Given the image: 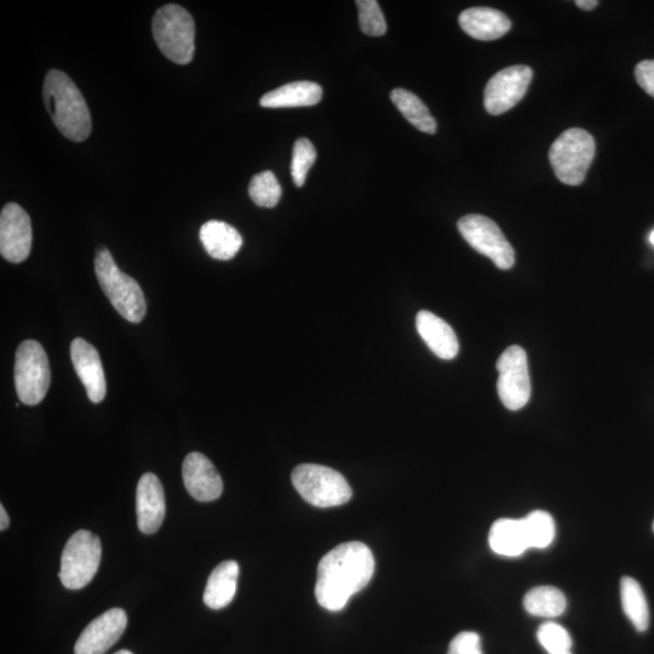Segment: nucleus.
I'll return each mask as SVG.
<instances>
[{"mask_svg":"<svg viewBox=\"0 0 654 654\" xmlns=\"http://www.w3.org/2000/svg\"><path fill=\"white\" fill-rule=\"evenodd\" d=\"M390 99L407 119V122L415 126L416 129L430 135L436 133V129H438L436 120L420 97L409 90L395 89L390 93Z\"/></svg>","mask_w":654,"mask_h":654,"instance_id":"obj_23","label":"nucleus"},{"mask_svg":"<svg viewBox=\"0 0 654 654\" xmlns=\"http://www.w3.org/2000/svg\"><path fill=\"white\" fill-rule=\"evenodd\" d=\"M521 521L530 548L544 549L553 543L555 522L552 515L537 510V512L530 513Z\"/></svg>","mask_w":654,"mask_h":654,"instance_id":"obj_26","label":"nucleus"},{"mask_svg":"<svg viewBox=\"0 0 654 654\" xmlns=\"http://www.w3.org/2000/svg\"><path fill=\"white\" fill-rule=\"evenodd\" d=\"M153 36L162 53L177 65H187L195 51V25L185 8L168 4L153 17Z\"/></svg>","mask_w":654,"mask_h":654,"instance_id":"obj_4","label":"nucleus"},{"mask_svg":"<svg viewBox=\"0 0 654 654\" xmlns=\"http://www.w3.org/2000/svg\"><path fill=\"white\" fill-rule=\"evenodd\" d=\"M416 327L422 340L436 357L451 360L457 357L460 343L452 327L445 320L428 311L417 314Z\"/></svg>","mask_w":654,"mask_h":654,"instance_id":"obj_17","label":"nucleus"},{"mask_svg":"<svg viewBox=\"0 0 654 654\" xmlns=\"http://www.w3.org/2000/svg\"><path fill=\"white\" fill-rule=\"evenodd\" d=\"M458 21L468 36L484 42L501 38L512 28V21L506 14L487 7L464 10Z\"/></svg>","mask_w":654,"mask_h":654,"instance_id":"obj_18","label":"nucleus"},{"mask_svg":"<svg viewBox=\"0 0 654 654\" xmlns=\"http://www.w3.org/2000/svg\"><path fill=\"white\" fill-rule=\"evenodd\" d=\"M537 639L548 654H572L571 635L558 623H543L537 631Z\"/></svg>","mask_w":654,"mask_h":654,"instance_id":"obj_28","label":"nucleus"},{"mask_svg":"<svg viewBox=\"0 0 654 654\" xmlns=\"http://www.w3.org/2000/svg\"><path fill=\"white\" fill-rule=\"evenodd\" d=\"M200 242L215 260L228 261L238 254L243 245L242 235L226 222L209 221L200 228Z\"/></svg>","mask_w":654,"mask_h":654,"instance_id":"obj_19","label":"nucleus"},{"mask_svg":"<svg viewBox=\"0 0 654 654\" xmlns=\"http://www.w3.org/2000/svg\"><path fill=\"white\" fill-rule=\"evenodd\" d=\"M323 89L313 82H294L269 91L260 103L266 108H292L318 105Z\"/></svg>","mask_w":654,"mask_h":654,"instance_id":"obj_21","label":"nucleus"},{"mask_svg":"<svg viewBox=\"0 0 654 654\" xmlns=\"http://www.w3.org/2000/svg\"><path fill=\"white\" fill-rule=\"evenodd\" d=\"M317 149L307 139H298L292 151L291 176L297 187L306 183L309 170L317 160Z\"/></svg>","mask_w":654,"mask_h":654,"instance_id":"obj_29","label":"nucleus"},{"mask_svg":"<svg viewBox=\"0 0 654 654\" xmlns=\"http://www.w3.org/2000/svg\"><path fill=\"white\" fill-rule=\"evenodd\" d=\"M136 512L137 524L145 535L156 533L162 526L166 512L165 495L156 474L142 475L136 491Z\"/></svg>","mask_w":654,"mask_h":654,"instance_id":"obj_16","label":"nucleus"},{"mask_svg":"<svg viewBox=\"0 0 654 654\" xmlns=\"http://www.w3.org/2000/svg\"><path fill=\"white\" fill-rule=\"evenodd\" d=\"M10 524L9 515L3 506H0V530L5 531Z\"/></svg>","mask_w":654,"mask_h":654,"instance_id":"obj_34","label":"nucleus"},{"mask_svg":"<svg viewBox=\"0 0 654 654\" xmlns=\"http://www.w3.org/2000/svg\"><path fill=\"white\" fill-rule=\"evenodd\" d=\"M635 78L641 88L648 95L654 97V60H645L638 63L635 68Z\"/></svg>","mask_w":654,"mask_h":654,"instance_id":"obj_32","label":"nucleus"},{"mask_svg":"<svg viewBox=\"0 0 654 654\" xmlns=\"http://www.w3.org/2000/svg\"><path fill=\"white\" fill-rule=\"evenodd\" d=\"M576 5L579 9L590 11L598 7L599 2L598 0H577Z\"/></svg>","mask_w":654,"mask_h":654,"instance_id":"obj_33","label":"nucleus"},{"mask_svg":"<svg viewBox=\"0 0 654 654\" xmlns=\"http://www.w3.org/2000/svg\"><path fill=\"white\" fill-rule=\"evenodd\" d=\"M653 531H654V522H653Z\"/></svg>","mask_w":654,"mask_h":654,"instance_id":"obj_37","label":"nucleus"},{"mask_svg":"<svg viewBox=\"0 0 654 654\" xmlns=\"http://www.w3.org/2000/svg\"><path fill=\"white\" fill-rule=\"evenodd\" d=\"M497 390L502 404L510 411L521 410L531 398V378L527 354L519 346H510L497 361Z\"/></svg>","mask_w":654,"mask_h":654,"instance_id":"obj_10","label":"nucleus"},{"mask_svg":"<svg viewBox=\"0 0 654 654\" xmlns=\"http://www.w3.org/2000/svg\"><path fill=\"white\" fill-rule=\"evenodd\" d=\"M95 273L102 291L116 311L130 323H141L147 313L141 286L134 278L120 271L111 252L103 246L96 252Z\"/></svg>","mask_w":654,"mask_h":654,"instance_id":"obj_3","label":"nucleus"},{"mask_svg":"<svg viewBox=\"0 0 654 654\" xmlns=\"http://www.w3.org/2000/svg\"><path fill=\"white\" fill-rule=\"evenodd\" d=\"M490 547L498 555L515 558L529 549L521 520L499 519L492 525Z\"/></svg>","mask_w":654,"mask_h":654,"instance_id":"obj_22","label":"nucleus"},{"mask_svg":"<svg viewBox=\"0 0 654 654\" xmlns=\"http://www.w3.org/2000/svg\"><path fill=\"white\" fill-rule=\"evenodd\" d=\"M43 97L51 119L63 136L74 142L88 139L93 128L89 107L66 73L53 70L47 74Z\"/></svg>","mask_w":654,"mask_h":654,"instance_id":"obj_2","label":"nucleus"},{"mask_svg":"<svg viewBox=\"0 0 654 654\" xmlns=\"http://www.w3.org/2000/svg\"><path fill=\"white\" fill-rule=\"evenodd\" d=\"M458 231L479 254L489 257L496 267L507 271L514 266L515 252L501 228L491 218L467 215L457 223Z\"/></svg>","mask_w":654,"mask_h":654,"instance_id":"obj_9","label":"nucleus"},{"mask_svg":"<svg viewBox=\"0 0 654 654\" xmlns=\"http://www.w3.org/2000/svg\"><path fill=\"white\" fill-rule=\"evenodd\" d=\"M524 606L532 616L556 618L565 612L567 600L558 588L537 587L525 595Z\"/></svg>","mask_w":654,"mask_h":654,"instance_id":"obj_25","label":"nucleus"},{"mask_svg":"<svg viewBox=\"0 0 654 654\" xmlns=\"http://www.w3.org/2000/svg\"><path fill=\"white\" fill-rule=\"evenodd\" d=\"M33 242L31 218L20 205H5L0 215V252L5 260L21 263L31 254Z\"/></svg>","mask_w":654,"mask_h":654,"instance_id":"obj_12","label":"nucleus"},{"mask_svg":"<svg viewBox=\"0 0 654 654\" xmlns=\"http://www.w3.org/2000/svg\"><path fill=\"white\" fill-rule=\"evenodd\" d=\"M182 478L189 495L199 502L216 501L222 495L221 475L203 453H189L183 462Z\"/></svg>","mask_w":654,"mask_h":654,"instance_id":"obj_14","label":"nucleus"},{"mask_svg":"<svg viewBox=\"0 0 654 654\" xmlns=\"http://www.w3.org/2000/svg\"><path fill=\"white\" fill-rule=\"evenodd\" d=\"M447 654H483L480 636L474 631H463L453 638Z\"/></svg>","mask_w":654,"mask_h":654,"instance_id":"obj_31","label":"nucleus"},{"mask_svg":"<svg viewBox=\"0 0 654 654\" xmlns=\"http://www.w3.org/2000/svg\"><path fill=\"white\" fill-rule=\"evenodd\" d=\"M532 78V68L525 65L504 68L496 73L485 88L486 111L499 116L518 105L529 90Z\"/></svg>","mask_w":654,"mask_h":654,"instance_id":"obj_11","label":"nucleus"},{"mask_svg":"<svg viewBox=\"0 0 654 654\" xmlns=\"http://www.w3.org/2000/svg\"><path fill=\"white\" fill-rule=\"evenodd\" d=\"M594 137L583 129L564 131L550 147L549 160L559 181L579 186L585 180L595 157Z\"/></svg>","mask_w":654,"mask_h":654,"instance_id":"obj_5","label":"nucleus"},{"mask_svg":"<svg viewBox=\"0 0 654 654\" xmlns=\"http://www.w3.org/2000/svg\"><path fill=\"white\" fill-rule=\"evenodd\" d=\"M360 30L370 37H382L387 32L380 4L376 0H358Z\"/></svg>","mask_w":654,"mask_h":654,"instance_id":"obj_30","label":"nucleus"},{"mask_svg":"<svg viewBox=\"0 0 654 654\" xmlns=\"http://www.w3.org/2000/svg\"><path fill=\"white\" fill-rule=\"evenodd\" d=\"M621 598L625 616L638 631H646L650 625V608L641 585L634 578L623 577Z\"/></svg>","mask_w":654,"mask_h":654,"instance_id":"obj_24","label":"nucleus"},{"mask_svg":"<svg viewBox=\"0 0 654 654\" xmlns=\"http://www.w3.org/2000/svg\"><path fill=\"white\" fill-rule=\"evenodd\" d=\"M114 654H134V653H133V652H130V651H128V650H122V651H118V652H116V653H114Z\"/></svg>","mask_w":654,"mask_h":654,"instance_id":"obj_35","label":"nucleus"},{"mask_svg":"<svg viewBox=\"0 0 654 654\" xmlns=\"http://www.w3.org/2000/svg\"><path fill=\"white\" fill-rule=\"evenodd\" d=\"M102 556L100 538L88 530H79L68 539L61 556L59 577L67 589L88 585L99 570Z\"/></svg>","mask_w":654,"mask_h":654,"instance_id":"obj_8","label":"nucleus"},{"mask_svg":"<svg viewBox=\"0 0 654 654\" xmlns=\"http://www.w3.org/2000/svg\"><path fill=\"white\" fill-rule=\"evenodd\" d=\"M128 616L122 608H111L83 630L74 647L76 654H103L122 638Z\"/></svg>","mask_w":654,"mask_h":654,"instance_id":"obj_13","label":"nucleus"},{"mask_svg":"<svg viewBox=\"0 0 654 654\" xmlns=\"http://www.w3.org/2000/svg\"><path fill=\"white\" fill-rule=\"evenodd\" d=\"M650 242L654 246V231L650 234Z\"/></svg>","mask_w":654,"mask_h":654,"instance_id":"obj_36","label":"nucleus"},{"mask_svg":"<svg viewBox=\"0 0 654 654\" xmlns=\"http://www.w3.org/2000/svg\"><path fill=\"white\" fill-rule=\"evenodd\" d=\"M376 562L366 544L347 542L323 556L318 566L315 598L325 610L341 611L374 577Z\"/></svg>","mask_w":654,"mask_h":654,"instance_id":"obj_1","label":"nucleus"},{"mask_svg":"<svg viewBox=\"0 0 654 654\" xmlns=\"http://www.w3.org/2000/svg\"><path fill=\"white\" fill-rule=\"evenodd\" d=\"M239 565L237 561L227 560L218 565L206 583L205 605L211 610H221L228 606L237 594Z\"/></svg>","mask_w":654,"mask_h":654,"instance_id":"obj_20","label":"nucleus"},{"mask_svg":"<svg viewBox=\"0 0 654 654\" xmlns=\"http://www.w3.org/2000/svg\"><path fill=\"white\" fill-rule=\"evenodd\" d=\"M14 380L21 403L34 406L47 397L51 371L42 344L32 340L20 344L16 352Z\"/></svg>","mask_w":654,"mask_h":654,"instance_id":"obj_7","label":"nucleus"},{"mask_svg":"<svg viewBox=\"0 0 654 654\" xmlns=\"http://www.w3.org/2000/svg\"><path fill=\"white\" fill-rule=\"evenodd\" d=\"M292 485L304 501L318 508L342 506L353 491L341 473L319 464H301L291 474Z\"/></svg>","mask_w":654,"mask_h":654,"instance_id":"obj_6","label":"nucleus"},{"mask_svg":"<svg viewBox=\"0 0 654 654\" xmlns=\"http://www.w3.org/2000/svg\"><path fill=\"white\" fill-rule=\"evenodd\" d=\"M249 194L252 202L260 208L272 209L281 198L280 183L272 171H263L252 177Z\"/></svg>","mask_w":654,"mask_h":654,"instance_id":"obj_27","label":"nucleus"},{"mask_svg":"<svg viewBox=\"0 0 654 654\" xmlns=\"http://www.w3.org/2000/svg\"><path fill=\"white\" fill-rule=\"evenodd\" d=\"M71 359L90 401L101 403L106 397L107 386L99 352L83 338H76L71 344Z\"/></svg>","mask_w":654,"mask_h":654,"instance_id":"obj_15","label":"nucleus"}]
</instances>
